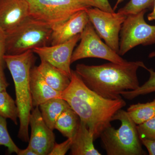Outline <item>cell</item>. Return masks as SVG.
I'll list each match as a JSON object with an SVG mask.
<instances>
[{
  "instance_id": "24",
  "label": "cell",
  "mask_w": 155,
  "mask_h": 155,
  "mask_svg": "<svg viewBox=\"0 0 155 155\" xmlns=\"http://www.w3.org/2000/svg\"><path fill=\"white\" fill-rule=\"evenodd\" d=\"M140 139L155 140V116L137 125Z\"/></svg>"
},
{
  "instance_id": "17",
  "label": "cell",
  "mask_w": 155,
  "mask_h": 155,
  "mask_svg": "<svg viewBox=\"0 0 155 155\" xmlns=\"http://www.w3.org/2000/svg\"><path fill=\"white\" fill-rule=\"evenodd\" d=\"M38 107L45 123L52 130L54 129L59 116L66 109L70 107L68 103L61 98L48 100Z\"/></svg>"
},
{
  "instance_id": "7",
  "label": "cell",
  "mask_w": 155,
  "mask_h": 155,
  "mask_svg": "<svg viewBox=\"0 0 155 155\" xmlns=\"http://www.w3.org/2000/svg\"><path fill=\"white\" fill-rule=\"evenodd\" d=\"M147 11L127 16L119 35V55H124L139 45L147 46L155 44V25L147 24L144 19Z\"/></svg>"
},
{
  "instance_id": "10",
  "label": "cell",
  "mask_w": 155,
  "mask_h": 155,
  "mask_svg": "<svg viewBox=\"0 0 155 155\" xmlns=\"http://www.w3.org/2000/svg\"><path fill=\"white\" fill-rule=\"evenodd\" d=\"M80 38L81 34L77 35L62 43L35 48L32 51L41 60L49 63L71 78L72 70L70 65L72 53Z\"/></svg>"
},
{
  "instance_id": "30",
  "label": "cell",
  "mask_w": 155,
  "mask_h": 155,
  "mask_svg": "<svg viewBox=\"0 0 155 155\" xmlns=\"http://www.w3.org/2000/svg\"><path fill=\"white\" fill-rule=\"evenodd\" d=\"M18 155H38L37 153L30 148L27 147L24 150H19Z\"/></svg>"
},
{
  "instance_id": "23",
  "label": "cell",
  "mask_w": 155,
  "mask_h": 155,
  "mask_svg": "<svg viewBox=\"0 0 155 155\" xmlns=\"http://www.w3.org/2000/svg\"><path fill=\"white\" fill-rule=\"evenodd\" d=\"M4 146L8 148L9 153L18 154L19 149L11 138L8 128L6 119L0 116V146Z\"/></svg>"
},
{
  "instance_id": "6",
  "label": "cell",
  "mask_w": 155,
  "mask_h": 155,
  "mask_svg": "<svg viewBox=\"0 0 155 155\" xmlns=\"http://www.w3.org/2000/svg\"><path fill=\"white\" fill-rule=\"evenodd\" d=\"M29 17L52 28L69 19L75 13L95 7L91 0H27Z\"/></svg>"
},
{
  "instance_id": "28",
  "label": "cell",
  "mask_w": 155,
  "mask_h": 155,
  "mask_svg": "<svg viewBox=\"0 0 155 155\" xmlns=\"http://www.w3.org/2000/svg\"><path fill=\"white\" fill-rule=\"evenodd\" d=\"M141 143L147 148L150 155H155V140H140Z\"/></svg>"
},
{
  "instance_id": "9",
  "label": "cell",
  "mask_w": 155,
  "mask_h": 155,
  "mask_svg": "<svg viewBox=\"0 0 155 155\" xmlns=\"http://www.w3.org/2000/svg\"><path fill=\"white\" fill-rule=\"evenodd\" d=\"M86 11L90 22L100 38L118 54L120 31L127 16L118 12H107L95 7L88 8Z\"/></svg>"
},
{
  "instance_id": "13",
  "label": "cell",
  "mask_w": 155,
  "mask_h": 155,
  "mask_svg": "<svg viewBox=\"0 0 155 155\" xmlns=\"http://www.w3.org/2000/svg\"><path fill=\"white\" fill-rule=\"evenodd\" d=\"M89 22L86 10L75 13L65 22L53 27L51 45L62 43L81 34Z\"/></svg>"
},
{
  "instance_id": "11",
  "label": "cell",
  "mask_w": 155,
  "mask_h": 155,
  "mask_svg": "<svg viewBox=\"0 0 155 155\" xmlns=\"http://www.w3.org/2000/svg\"><path fill=\"white\" fill-rule=\"evenodd\" d=\"M31 134L28 141V147L38 155H49L55 143L53 130L45 123L38 107L33 108L29 119Z\"/></svg>"
},
{
  "instance_id": "33",
  "label": "cell",
  "mask_w": 155,
  "mask_h": 155,
  "mask_svg": "<svg viewBox=\"0 0 155 155\" xmlns=\"http://www.w3.org/2000/svg\"><path fill=\"white\" fill-rule=\"evenodd\" d=\"M149 57L150 58H153L154 57H155V51L151 53L149 55Z\"/></svg>"
},
{
  "instance_id": "22",
  "label": "cell",
  "mask_w": 155,
  "mask_h": 155,
  "mask_svg": "<svg viewBox=\"0 0 155 155\" xmlns=\"http://www.w3.org/2000/svg\"><path fill=\"white\" fill-rule=\"evenodd\" d=\"M154 3V0H130L124 7L119 9L118 12L126 16L137 14L150 8Z\"/></svg>"
},
{
  "instance_id": "15",
  "label": "cell",
  "mask_w": 155,
  "mask_h": 155,
  "mask_svg": "<svg viewBox=\"0 0 155 155\" xmlns=\"http://www.w3.org/2000/svg\"><path fill=\"white\" fill-rule=\"evenodd\" d=\"M72 140L70 155H101L95 148L94 138L87 125L81 120Z\"/></svg>"
},
{
  "instance_id": "8",
  "label": "cell",
  "mask_w": 155,
  "mask_h": 155,
  "mask_svg": "<svg viewBox=\"0 0 155 155\" xmlns=\"http://www.w3.org/2000/svg\"><path fill=\"white\" fill-rule=\"evenodd\" d=\"M80 40V43L72 53V64L87 58H100L120 64L127 61L103 42L90 22L81 34Z\"/></svg>"
},
{
  "instance_id": "4",
  "label": "cell",
  "mask_w": 155,
  "mask_h": 155,
  "mask_svg": "<svg viewBox=\"0 0 155 155\" xmlns=\"http://www.w3.org/2000/svg\"><path fill=\"white\" fill-rule=\"evenodd\" d=\"M121 125L118 129L111 126L101 134L100 137L108 155L145 154L137 132V125L127 112L120 109L113 118Z\"/></svg>"
},
{
  "instance_id": "12",
  "label": "cell",
  "mask_w": 155,
  "mask_h": 155,
  "mask_svg": "<svg viewBox=\"0 0 155 155\" xmlns=\"http://www.w3.org/2000/svg\"><path fill=\"white\" fill-rule=\"evenodd\" d=\"M29 17L27 0H0V28L6 34Z\"/></svg>"
},
{
  "instance_id": "21",
  "label": "cell",
  "mask_w": 155,
  "mask_h": 155,
  "mask_svg": "<svg viewBox=\"0 0 155 155\" xmlns=\"http://www.w3.org/2000/svg\"><path fill=\"white\" fill-rule=\"evenodd\" d=\"M145 69L149 72L150 75L148 80L138 88L134 90L122 92L121 95L126 99L131 100L140 95H143L155 92V72L152 69L146 67Z\"/></svg>"
},
{
  "instance_id": "3",
  "label": "cell",
  "mask_w": 155,
  "mask_h": 155,
  "mask_svg": "<svg viewBox=\"0 0 155 155\" xmlns=\"http://www.w3.org/2000/svg\"><path fill=\"white\" fill-rule=\"evenodd\" d=\"M4 61L11 72L15 86L16 103L19 111L18 137L22 141L29 140V119L33 109L29 85L30 70L36 58L32 50L18 55L5 54Z\"/></svg>"
},
{
  "instance_id": "27",
  "label": "cell",
  "mask_w": 155,
  "mask_h": 155,
  "mask_svg": "<svg viewBox=\"0 0 155 155\" xmlns=\"http://www.w3.org/2000/svg\"><path fill=\"white\" fill-rule=\"evenodd\" d=\"M95 5V8L102 11L109 12H114L108 0H92Z\"/></svg>"
},
{
  "instance_id": "18",
  "label": "cell",
  "mask_w": 155,
  "mask_h": 155,
  "mask_svg": "<svg viewBox=\"0 0 155 155\" xmlns=\"http://www.w3.org/2000/svg\"><path fill=\"white\" fill-rule=\"evenodd\" d=\"M80 118L71 107L64 110L58 117L54 129L59 130L64 136L72 139L77 130Z\"/></svg>"
},
{
  "instance_id": "32",
  "label": "cell",
  "mask_w": 155,
  "mask_h": 155,
  "mask_svg": "<svg viewBox=\"0 0 155 155\" xmlns=\"http://www.w3.org/2000/svg\"><path fill=\"white\" fill-rule=\"evenodd\" d=\"M124 0H117V2H116V5H115V7H114V10L115 11V10H116V8H117V7H118V5L120 4Z\"/></svg>"
},
{
  "instance_id": "2",
  "label": "cell",
  "mask_w": 155,
  "mask_h": 155,
  "mask_svg": "<svg viewBox=\"0 0 155 155\" xmlns=\"http://www.w3.org/2000/svg\"><path fill=\"white\" fill-rule=\"evenodd\" d=\"M145 68L142 61L110 62L101 65L77 64L75 72L86 86L103 97L122 98V92L135 90L140 86L137 71Z\"/></svg>"
},
{
  "instance_id": "34",
  "label": "cell",
  "mask_w": 155,
  "mask_h": 155,
  "mask_svg": "<svg viewBox=\"0 0 155 155\" xmlns=\"http://www.w3.org/2000/svg\"><path fill=\"white\" fill-rule=\"evenodd\" d=\"M91 1H92V0H91Z\"/></svg>"
},
{
  "instance_id": "1",
  "label": "cell",
  "mask_w": 155,
  "mask_h": 155,
  "mask_svg": "<svg viewBox=\"0 0 155 155\" xmlns=\"http://www.w3.org/2000/svg\"><path fill=\"white\" fill-rule=\"evenodd\" d=\"M61 98L68 103L87 125L94 140L112 126L114 115L126 104L122 98L109 99L97 94L86 86L74 70L69 86L61 93Z\"/></svg>"
},
{
  "instance_id": "29",
  "label": "cell",
  "mask_w": 155,
  "mask_h": 155,
  "mask_svg": "<svg viewBox=\"0 0 155 155\" xmlns=\"http://www.w3.org/2000/svg\"><path fill=\"white\" fill-rule=\"evenodd\" d=\"M9 85L4 72V68L0 66V91H6Z\"/></svg>"
},
{
  "instance_id": "5",
  "label": "cell",
  "mask_w": 155,
  "mask_h": 155,
  "mask_svg": "<svg viewBox=\"0 0 155 155\" xmlns=\"http://www.w3.org/2000/svg\"><path fill=\"white\" fill-rule=\"evenodd\" d=\"M52 28L29 17L6 34L5 54L18 55L50 42Z\"/></svg>"
},
{
  "instance_id": "14",
  "label": "cell",
  "mask_w": 155,
  "mask_h": 155,
  "mask_svg": "<svg viewBox=\"0 0 155 155\" xmlns=\"http://www.w3.org/2000/svg\"><path fill=\"white\" fill-rule=\"evenodd\" d=\"M29 85L33 108L39 107L51 99L61 98V93L54 89L47 83L37 66H34L31 69Z\"/></svg>"
},
{
  "instance_id": "20",
  "label": "cell",
  "mask_w": 155,
  "mask_h": 155,
  "mask_svg": "<svg viewBox=\"0 0 155 155\" xmlns=\"http://www.w3.org/2000/svg\"><path fill=\"white\" fill-rule=\"evenodd\" d=\"M0 116L18 125L19 111L16 102L6 91H0Z\"/></svg>"
},
{
  "instance_id": "25",
  "label": "cell",
  "mask_w": 155,
  "mask_h": 155,
  "mask_svg": "<svg viewBox=\"0 0 155 155\" xmlns=\"http://www.w3.org/2000/svg\"><path fill=\"white\" fill-rule=\"evenodd\" d=\"M72 139L68 138L66 141L61 143H55L52 150L49 155H64L70 150L72 143Z\"/></svg>"
},
{
  "instance_id": "26",
  "label": "cell",
  "mask_w": 155,
  "mask_h": 155,
  "mask_svg": "<svg viewBox=\"0 0 155 155\" xmlns=\"http://www.w3.org/2000/svg\"><path fill=\"white\" fill-rule=\"evenodd\" d=\"M6 34L0 28V66L5 67L4 56L5 55Z\"/></svg>"
},
{
  "instance_id": "19",
  "label": "cell",
  "mask_w": 155,
  "mask_h": 155,
  "mask_svg": "<svg viewBox=\"0 0 155 155\" xmlns=\"http://www.w3.org/2000/svg\"><path fill=\"white\" fill-rule=\"evenodd\" d=\"M127 112L136 124L139 125L155 116V99L145 104L131 105Z\"/></svg>"
},
{
  "instance_id": "31",
  "label": "cell",
  "mask_w": 155,
  "mask_h": 155,
  "mask_svg": "<svg viewBox=\"0 0 155 155\" xmlns=\"http://www.w3.org/2000/svg\"><path fill=\"white\" fill-rule=\"evenodd\" d=\"M153 5V9L152 12L149 14L147 16V19L149 21L155 20V0H154Z\"/></svg>"
},
{
  "instance_id": "16",
  "label": "cell",
  "mask_w": 155,
  "mask_h": 155,
  "mask_svg": "<svg viewBox=\"0 0 155 155\" xmlns=\"http://www.w3.org/2000/svg\"><path fill=\"white\" fill-rule=\"evenodd\" d=\"M37 68L47 83L57 91L62 93L69 86L70 78L46 61L41 60Z\"/></svg>"
}]
</instances>
